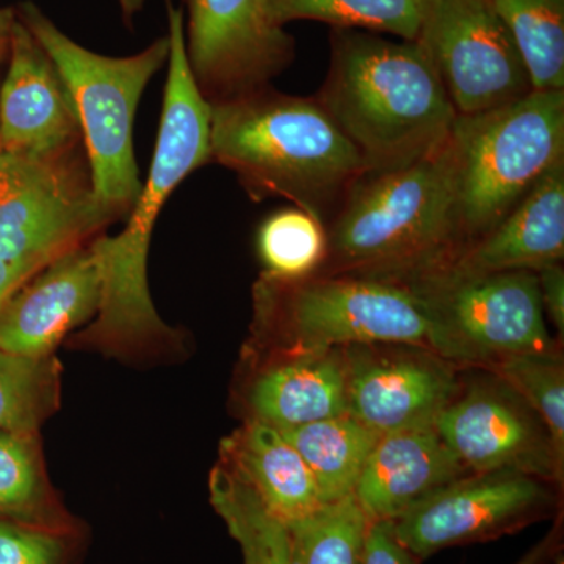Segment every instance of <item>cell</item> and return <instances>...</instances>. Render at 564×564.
<instances>
[{"label": "cell", "mask_w": 564, "mask_h": 564, "mask_svg": "<svg viewBox=\"0 0 564 564\" xmlns=\"http://www.w3.org/2000/svg\"><path fill=\"white\" fill-rule=\"evenodd\" d=\"M188 68L209 102L267 87L295 58L269 0H188Z\"/></svg>", "instance_id": "4fadbf2b"}, {"label": "cell", "mask_w": 564, "mask_h": 564, "mask_svg": "<svg viewBox=\"0 0 564 564\" xmlns=\"http://www.w3.org/2000/svg\"><path fill=\"white\" fill-rule=\"evenodd\" d=\"M210 159L236 173L256 202L280 196L323 225L367 173L317 98L270 85L210 102Z\"/></svg>", "instance_id": "7a4b0ae2"}, {"label": "cell", "mask_w": 564, "mask_h": 564, "mask_svg": "<svg viewBox=\"0 0 564 564\" xmlns=\"http://www.w3.org/2000/svg\"><path fill=\"white\" fill-rule=\"evenodd\" d=\"M534 91L564 90V0H491Z\"/></svg>", "instance_id": "cb8c5ba5"}, {"label": "cell", "mask_w": 564, "mask_h": 564, "mask_svg": "<svg viewBox=\"0 0 564 564\" xmlns=\"http://www.w3.org/2000/svg\"><path fill=\"white\" fill-rule=\"evenodd\" d=\"M210 500L239 543L243 564H289L288 525L223 462L210 475Z\"/></svg>", "instance_id": "603a6c76"}, {"label": "cell", "mask_w": 564, "mask_h": 564, "mask_svg": "<svg viewBox=\"0 0 564 564\" xmlns=\"http://www.w3.org/2000/svg\"><path fill=\"white\" fill-rule=\"evenodd\" d=\"M425 0H269L276 24L311 20L334 29H364L414 41Z\"/></svg>", "instance_id": "4316f807"}, {"label": "cell", "mask_w": 564, "mask_h": 564, "mask_svg": "<svg viewBox=\"0 0 564 564\" xmlns=\"http://www.w3.org/2000/svg\"><path fill=\"white\" fill-rule=\"evenodd\" d=\"M558 564H564L562 556H560Z\"/></svg>", "instance_id": "d590c367"}, {"label": "cell", "mask_w": 564, "mask_h": 564, "mask_svg": "<svg viewBox=\"0 0 564 564\" xmlns=\"http://www.w3.org/2000/svg\"><path fill=\"white\" fill-rule=\"evenodd\" d=\"M0 85V150L51 155L76 147L80 122L57 66L20 20Z\"/></svg>", "instance_id": "9a60e30c"}, {"label": "cell", "mask_w": 564, "mask_h": 564, "mask_svg": "<svg viewBox=\"0 0 564 564\" xmlns=\"http://www.w3.org/2000/svg\"><path fill=\"white\" fill-rule=\"evenodd\" d=\"M564 256V159L491 231L447 263L463 273L540 272Z\"/></svg>", "instance_id": "ac0fdd59"}, {"label": "cell", "mask_w": 564, "mask_h": 564, "mask_svg": "<svg viewBox=\"0 0 564 564\" xmlns=\"http://www.w3.org/2000/svg\"><path fill=\"white\" fill-rule=\"evenodd\" d=\"M169 79L158 147L147 184L124 231L91 243L102 276V302L90 336L111 343L169 333L148 291L152 229L174 188L210 161V102L193 79L185 54L184 11L169 9Z\"/></svg>", "instance_id": "277c9868"}, {"label": "cell", "mask_w": 564, "mask_h": 564, "mask_svg": "<svg viewBox=\"0 0 564 564\" xmlns=\"http://www.w3.org/2000/svg\"><path fill=\"white\" fill-rule=\"evenodd\" d=\"M258 251L267 276L285 281L313 276L325 261V225L299 207L278 212L259 229Z\"/></svg>", "instance_id": "83f0119b"}, {"label": "cell", "mask_w": 564, "mask_h": 564, "mask_svg": "<svg viewBox=\"0 0 564 564\" xmlns=\"http://www.w3.org/2000/svg\"><path fill=\"white\" fill-rule=\"evenodd\" d=\"M425 304L434 351L459 367L505 356L556 350L547 332L536 273H463L444 265L406 282Z\"/></svg>", "instance_id": "9c48e42d"}, {"label": "cell", "mask_w": 564, "mask_h": 564, "mask_svg": "<svg viewBox=\"0 0 564 564\" xmlns=\"http://www.w3.org/2000/svg\"><path fill=\"white\" fill-rule=\"evenodd\" d=\"M251 419L278 430L348 414L344 348L282 350L248 391Z\"/></svg>", "instance_id": "d6986e66"}, {"label": "cell", "mask_w": 564, "mask_h": 564, "mask_svg": "<svg viewBox=\"0 0 564 564\" xmlns=\"http://www.w3.org/2000/svg\"><path fill=\"white\" fill-rule=\"evenodd\" d=\"M486 370L510 386L543 419L556 455L564 462V366L558 348L505 356Z\"/></svg>", "instance_id": "f1b7e54d"}, {"label": "cell", "mask_w": 564, "mask_h": 564, "mask_svg": "<svg viewBox=\"0 0 564 564\" xmlns=\"http://www.w3.org/2000/svg\"><path fill=\"white\" fill-rule=\"evenodd\" d=\"M313 474L323 502L355 494L380 434L350 414L280 430Z\"/></svg>", "instance_id": "44dd1931"}, {"label": "cell", "mask_w": 564, "mask_h": 564, "mask_svg": "<svg viewBox=\"0 0 564 564\" xmlns=\"http://www.w3.org/2000/svg\"><path fill=\"white\" fill-rule=\"evenodd\" d=\"M254 303L259 326L280 350L393 344L434 351L425 304L399 282L345 274L285 281L263 274Z\"/></svg>", "instance_id": "52a82bcc"}, {"label": "cell", "mask_w": 564, "mask_h": 564, "mask_svg": "<svg viewBox=\"0 0 564 564\" xmlns=\"http://www.w3.org/2000/svg\"><path fill=\"white\" fill-rule=\"evenodd\" d=\"M414 41L432 61L458 115L480 113L533 91L491 0H425Z\"/></svg>", "instance_id": "30bf717a"}, {"label": "cell", "mask_w": 564, "mask_h": 564, "mask_svg": "<svg viewBox=\"0 0 564 564\" xmlns=\"http://www.w3.org/2000/svg\"><path fill=\"white\" fill-rule=\"evenodd\" d=\"M0 519L63 536L76 532L47 481L36 433L0 432Z\"/></svg>", "instance_id": "7402d4cb"}, {"label": "cell", "mask_w": 564, "mask_h": 564, "mask_svg": "<svg viewBox=\"0 0 564 564\" xmlns=\"http://www.w3.org/2000/svg\"><path fill=\"white\" fill-rule=\"evenodd\" d=\"M421 560L411 554L392 532L389 521L370 522L367 533L364 564H419Z\"/></svg>", "instance_id": "4dcf8cb0"}, {"label": "cell", "mask_w": 564, "mask_h": 564, "mask_svg": "<svg viewBox=\"0 0 564 564\" xmlns=\"http://www.w3.org/2000/svg\"><path fill=\"white\" fill-rule=\"evenodd\" d=\"M325 229V261L315 274L406 284L454 261L464 243L451 139L403 169L364 173Z\"/></svg>", "instance_id": "3957f363"}, {"label": "cell", "mask_w": 564, "mask_h": 564, "mask_svg": "<svg viewBox=\"0 0 564 564\" xmlns=\"http://www.w3.org/2000/svg\"><path fill=\"white\" fill-rule=\"evenodd\" d=\"M66 538L0 519V564H63Z\"/></svg>", "instance_id": "f546056e"}, {"label": "cell", "mask_w": 564, "mask_h": 564, "mask_svg": "<svg viewBox=\"0 0 564 564\" xmlns=\"http://www.w3.org/2000/svg\"><path fill=\"white\" fill-rule=\"evenodd\" d=\"M285 525L289 564H364L370 519L355 494Z\"/></svg>", "instance_id": "d4e9b609"}, {"label": "cell", "mask_w": 564, "mask_h": 564, "mask_svg": "<svg viewBox=\"0 0 564 564\" xmlns=\"http://www.w3.org/2000/svg\"><path fill=\"white\" fill-rule=\"evenodd\" d=\"M558 543V530L554 529V532L549 533V536L544 538V541H541L518 564H543L547 562L552 555H555Z\"/></svg>", "instance_id": "d6a6232c"}, {"label": "cell", "mask_w": 564, "mask_h": 564, "mask_svg": "<svg viewBox=\"0 0 564 564\" xmlns=\"http://www.w3.org/2000/svg\"><path fill=\"white\" fill-rule=\"evenodd\" d=\"M470 474L434 425L380 436L355 497L372 521H393L413 505Z\"/></svg>", "instance_id": "e0dca14e"}, {"label": "cell", "mask_w": 564, "mask_h": 564, "mask_svg": "<svg viewBox=\"0 0 564 564\" xmlns=\"http://www.w3.org/2000/svg\"><path fill=\"white\" fill-rule=\"evenodd\" d=\"M451 147L466 248L491 231L563 161L564 90H533L480 113L458 115Z\"/></svg>", "instance_id": "8992f818"}, {"label": "cell", "mask_w": 564, "mask_h": 564, "mask_svg": "<svg viewBox=\"0 0 564 564\" xmlns=\"http://www.w3.org/2000/svg\"><path fill=\"white\" fill-rule=\"evenodd\" d=\"M221 462L239 474L284 524L325 505L306 463L272 425L250 419L223 441Z\"/></svg>", "instance_id": "ffe728a7"}, {"label": "cell", "mask_w": 564, "mask_h": 564, "mask_svg": "<svg viewBox=\"0 0 564 564\" xmlns=\"http://www.w3.org/2000/svg\"><path fill=\"white\" fill-rule=\"evenodd\" d=\"M434 429L469 473L514 470L562 488L564 462L543 419L491 372L464 380Z\"/></svg>", "instance_id": "7c38bea8"}, {"label": "cell", "mask_w": 564, "mask_h": 564, "mask_svg": "<svg viewBox=\"0 0 564 564\" xmlns=\"http://www.w3.org/2000/svg\"><path fill=\"white\" fill-rule=\"evenodd\" d=\"M344 351L348 414L380 436L434 425L462 391V367L429 348L372 344Z\"/></svg>", "instance_id": "5bb4252c"}, {"label": "cell", "mask_w": 564, "mask_h": 564, "mask_svg": "<svg viewBox=\"0 0 564 564\" xmlns=\"http://www.w3.org/2000/svg\"><path fill=\"white\" fill-rule=\"evenodd\" d=\"M355 144L367 172L403 169L451 139L458 113L417 41L334 29L332 62L315 96Z\"/></svg>", "instance_id": "6da1fadb"}, {"label": "cell", "mask_w": 564, "mask_h": 564, "mask_svg": "<svg viewBox=\"0 0 564 564\" xmlns=\"http://www.w3.org/2000/svg\"><path fill=\"white\" fill-rule=\"evenodd\" d=\"M17 11L0 9V63L9 58L11 32H13Z\"/></svg>", "instance_id": "836d02e7"}, {"label": "cell", "mask_w": 564, "mask_h": 564, "mask_svg": "<svg viewBox=\"0 0 564 564\" xmlns=\"http://www.w3.org/2000/svg\"><path fill=\"white\" fill-rule=\"evenodd\" d=\"M107 221L74 148L51 155L0 150V306Z\"/></svg>", "instance_id": "ba28073f"}, {"label": "cell", "mask_w": 564, "mask_h": 564, "mask_svg": "<svg viewBox=\"0 0 564 564\" xmlns=\"http://www.w3.org/2000/svg\"><path fill=\"white\" fill-rule=\"evenodd\" d=\"M558 486L514 470L467 474L391 522L419 560L454 545L485 543L558 511Z\"/></svg>", "instance_id": "8fae6325"}, {"label": "cell", "mask_w": 564, "mask_h": 564, "mask_svg": "<svg viewBox=\"0 0 564 564\" xmlns=\"http://www.w3.org/2000/svg\"><path fill=\"white\" fill-rule=\"evenodd\" d=\"M61 403V364L55 355L0 350V432L36 433Z\"/></svg>", "instance_id": "484cf974"}, {"label": "cell", "mask_w": 564, "mask_h": 564, "mask_svg": "<svg viewBox=\"0 0 564 564\" xmlns=\"http://www.w3.org/2000/svg\"><path fill=\"white\" fill-rule=\"evenodd\" d=\"M101 302V269L91 245L66 252L0 306V350L54 355L66 334L98 315Z\"/></svg>", "instance_id": "2e32d148"}, {"label": "cell", "mask_w": 564, "mask_h": 564, "mask_svg": "<svg viewBox=\"0 0 564 564\" xmlns=\"http://www.w3.org/2000/svg\"><path fill=\"white\" fill-rule=\"evenodd\" d=\"M57 66L79 115L93 196L109 220L131 212L141 182L133 152V120L144 88L169 63V35L131 57H107L80 46L33 2L14 9Z\"/></svg>", "instance_id": "5b68a950"}, {"label": "cell", "mask_w": 564, "mask_h": 564, "mask_svg": "<svg viewBox=\"0 0 564 564\" xmlns=\"http://www.w3.org/2000/svg\"><path fill=\"white\" fill-rule=\"evenodd\" d=\"M540 282L541 303L544 314L549 315L558 329L560 336L564 333V270L562 263L545 267L536 272Z\"/></svg>", "instance_id": "1f68e13d"}, {"label": "cell", "mask_w": 564, "mask_h": 564, "mask_svg": "<svg viewBox=\"0 0 564 564\" xmlns=\"http://www.w3.org/2000/svg\"><path fill=\"white\" fill-rule=\"evenodd\" d=\"M147 2L148 0H118L126 22H131L132 18L144 9V3Z\"/></svg>", "instance_id": "e575fe53"}]
</instances>
